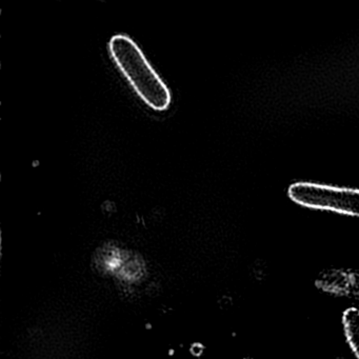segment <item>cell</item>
Here are the masks:
<instances>
[{
  "label": "cell",
  "mask_w": 359,
  "mask_h": 359,
  "mask_svg": "<svg viewBox=\"0 0 359 359\" xmlns=\"http://www.w3.org/2000/svg\"><path fill=\"white\" fill-rule=\"evenodd\" d=\"M344 334L357 359H359V310L350 308L344 313L342 316Z\"/></svg>",
  "instance_id": "3"
},
{
  "label": "cell",
  "mask_w": 359,
  "mask_h": 359,
  "mask_svg": "<svg viewBox=\"0 0 359 359\" xmlns=\"http://www.w3.org/2000/svg\"><path fill=\"white\" fill-rule=\"evenodd\" d=\"M109 50L115 64L142 100L153 110H167L171 104V93L137 43L128 35L117 34L111 39Z\"/></svg>",
  "instance_id": "1"
},
{
  "label": "cell",
  "mask_w": 359,
  "mask_h": 359,
  "mask_svg": "<svg viewBox=\"0 0 359 359\" xmlns=\"http://www.w3.org/2000/svg\"><path fill=\"white\" fill-rule=\"evenodd\" d=\"M292 201L304 207L359 217L358 189L336 188L314 182H296L289 188Z\"/></svg>",
  "instance_id": "2"
}]
</instances>
